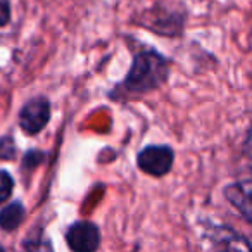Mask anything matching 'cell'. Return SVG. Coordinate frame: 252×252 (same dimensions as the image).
Segmentation results:
<instances>
[{
	"mask_svg": "<svg viewBox=\"0 0 252 252\" xmlns=\"http://www.w3.org/2000/svg\"><path fill=\"white\" fill-rule=\"evenodd\" d=\"M16 156V144L14 138L5 135L0 138V159H12Z\"/></svg>",
	"mask_w": 252,
	"mask_h": 252,
	"instance_id": "obj_10",
	"label": "cell"
},
{
	"mask_svg": "<svg viewBox=\"0 0 252 252\" xmlns=\"http://www.w3.org/2000/svg\"><path fill=\"white\" fill-rule=\"evenodd\" d=\"M42 159H43L42 152L32 149V151L26 152V156L23 158V168H36V166L42 162Z\"/></svg>",
	"mask_w": 252,
	"mask_h": 252,
	"instance_id": "obj_11",
	"label": "cell"
},
{
	"mask_svg": "<svg viewBox=\"0 0 252 252\" xmlns=\"http://www.w3.org/2000/svg\"><path fill=\"white\" fill-rule=\"evenodd\" d=\"M25 206H23L19 200H14V202L7 204L5 207L0 209V228L2 230H16L19 224L25 220Z\"/></svg>",
	"mask_w": 252,
	"mask_h": 252,
	"instance_id": "obj_7",
	"label": "cell"
},
{
	"mask_svg": "<svg viewBox=\"0 0 252 252\" xmlns=\"http://www.w3.org/2000/svg\"><path fill=\"white\" fill-rule=\"evenodd\" d=\"M0 252H5V251H4V249H2V247H0Z\"/></svg>",
	"mask_w": 252,
	"mask_h": 252,
	"instance_id": "obj_14",
	"label": "cell"
},
{
	"mask_svg": "<svg viewBox=\"0 0 252 252\" xmlns=\"http://www.w3.org/2000/svg\"><path fill=\"white\" fill-rule=\"evenodd\" d=\"M213 252H252L251 242L228 226H213L207 231Z\"/></svg>",
	"mask_w": 252,
	"mask_h": 252,
	"instance_id": "obj_5",
	"label": "cell"
},
{
	"mask_svg": "<svg viewBox=\"0 0 252 252\" xmlns=\"http://www.w3.org/2000/svg\"><path fill=\"white\" fill-rule=\"evenodd\" d=\"M244 152H245V156H249V158H252V128H251V130H249L247 138H245Z\"/></svg>",
	"mask_w": 252,
	"mask_h": 252,
	"instance_id": "obj_13",
	"label": "cell"
},
{
	"mask_svg": "<svg viewBox=\"0 0 252 252\" xmlns=\"http://www.w3.org/2000/svg\"><path fill=\"white\" fill-rule=\"evenodd\" d=\"M175 162V151L169 145H147L137 154V166L140 171L156 178L168 175Z\"/></svg>",
	"mask_w": 252,
	"mask_h": 252,
	"instance_id": "obj_2",
	"label": "cell"
},
{
	"mask_svg": "<svg viewBox=\"0 0 252 252\" xmlns=\"http://www.w3.org/2000/svg\"><path fill=\"white\" fill-rule=\"evenodd\" d=\"M224 197L249 223H252V180L228 185L224 189Z\"/></svg>",
	"mask_w": 252,
	"mask_h": 252,
	"instance_id": "obj_6",
	"label": "cell"
},
{
	"mask_svg": "<svg viewBox=\"0 0 252 252\" xmlns=\"http://www.w3.org/2000/svg\"><path fill=\"white\" fill-rule=\"evenodd\" d=\"M169 61L154 49L137 52L125 80L111 92L109 97L121 100L128 97H140L151 94L168 81Z\"/></svg>",
	"mask_w": 252,
	"mask_h": 252,
	"instance_id": "obj_1",
	"label": "cell"
},
{
	"mask_svg": "<svg viewBox=\"0 0 252 252\" xmlns=\"http://www.w3.org/2000/svg\"><path fill=\"white\" fill-rule=\"evenodd\" d=\"M25 245H26V249H28V252H52V247H50L49 240L43 238L42 233L35 238H30Z\"/></svg>",
	"mask_w": 252,
	"mask_h": 252,
	"instance_id": "obj_9",
	"label": "cell"
},
{
	"mask_svg": "<svg viewBox=\"0 0 252 252\" xmlns=\"http://www.w3.org/2000/svg\"><path fill=\"white\" fill-rule=\"evenodd\" d=\"M50 116H52L50 100L43 95H36V97L30 98L19 111V126L25 133L36 135L45 130V126L50 121Z\"/></svg>",
	"mask_w": 252,
	"mask_h": 252,
	"instance_id": "obj_3",
	"label": "cell"
},
{
	"mask_svg": "<svg viewBox=\"0 0 252 252\" xmlns=\"http://www.w3.org/2000/svg\"><path fill=\"white\" fill-rule=\"evenodd\" d=\"M14 190V178L5 169H0V204H4Z\"/></svg>",
	"mask_w": 252,
	"mask_h": 252,
	"instance_id": "obj_8",
	"label": "cell"
},
{
	"mask_svg": "<svg viewBox=\"0 0 252 252\" xmlns=\"http://www.w3.org/2000/svg\"><path fill=\"white\" fill-rule=\"evenodd\" d=\"M66 242L73 252H97L100 231L92 221H76L66 231Z\"/></svg>",
	"mask_w": 252,
	"mask_h": 252,
	"instance_id": "obj_4",
	"label": "cell"
},
{
	"mask_svg": "<svg viewBox=\"0 0 252 252\" xmlns=\"http://www.w3.org/2000/svg\"><path fill=\"white\" fill-rule=\"evenodd\" d=\"M11 21V2L0 0V28Z\"/></svg>",
	"mask_w": 252,
	"mask_h": 252,
	"instance_id": "obj_12",
	"label": "cell"
}]
</instances>
